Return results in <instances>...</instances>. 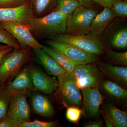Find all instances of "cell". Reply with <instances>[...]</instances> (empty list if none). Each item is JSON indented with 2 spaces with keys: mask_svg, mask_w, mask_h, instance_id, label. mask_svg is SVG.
<instances>
[{
  "mask_svg": "<svg viewBox=\"0 0 127 127\" xmlns=\"http://www.w3.org/2000/svg\"><path fill=\"white\" fill-rule=\"evenodd\" d=\"M67 18L60 12L53 11L41 17H34L28 25L36 39L50 38L65 33Z\"/></svg>",
  "mask_w": 127,
  "mask_h": 127,
  "instance_id": "cell-1",
  "label": "cell"
},
{
  "mask_svg": "<svg viewBox=\"0 0 127 127\" xmlns=\"http://www.w3.org/2000/svg\"><path fill=\"white\" fill-rule=\"evenodd\" d=\"M30 59V53L26 48H14L5 55L0 64V89L10 82Z\"/></svg>",
  "mask_w": 127,
  "mask_h": 127,
  "instance_id": "cell-2",
  "label": "cell"
},
{
  "mask_svg": "<svg viewBox=\"0 0 127 127\" xmlns=\"http://www.w3.org/2000/svg\"><path fill=\"white\" fill-rule=\"evenodd\" d=\"M99 10L81 6L67 17L66 34L74 35H88L92 22Z\"/></svg>",
  "mask_w": 127,
  "mask_h": 127,
  "instance_id": "cell-3",
  "label": "cell"
},
{
  "mask_svg": "<svg viewBox=\"0 0 127 127\" xmlns=\"http://www.w3.org/2000/svg\"><path fill=\"white\" fill-rule=\"evenodd\" d=\"M59 86L56 91L57 99L64 106H81L82 94L72 73L66 72L57 77Z\"/></svg>",
  "mask_w": 127,
  "mask_h": 127,
  "instance_id": "cell-4",
  "label": "cell"
},
{
  "mask_svg": "<svg viewBox=\"0 0 127 127\" xmlns=\"http://www.w3.org/2000/svg\"><path fill=\"white\" fill-rule=\"evenodd\" d=\"M50 38L54 40L71 44L96 55H102L105 49L99 39L89 35H74L64 33Z\"/></svg>",
  "mask_w": 127,
  "mask_h": 127,
  "instance_id": "cell-5",
  "label": "cell"
},
{
  "mask_svg": "<svg viewBox=\"0 0 127 127\" xmlns=\"http://www.w3.org/2000/svg\"><path fill=\"white\" fill-rule=\"evenodd\" d=\"M0 26L9 32L22 48L30 47L32 49H43L44 46L39 42L32 34L28 24L0 21Z\"/></svg>",
  "mask_w": 127,
  "mask_h": 127,
  "instance_id": "cell-6",
  "label": "cell"
},
{
  "mask_svg": "<svg viewBox=\"0 0 127 127\" xmlns=\"http://www.w3.org/2000/svg\"><path fill=\"white\" fill-rule=\"evenodd\" d=\"M26 95L25 93L14 94L10 101L6 119L16 127L30 121L31 111Z\"/></svg>",
  "mask_w": 127,
  "mask_h": 127,
  "instance_id": "cell-7",
  "label": "cell"
},
{
  "mask_svg": "<svg viewBox=\"0 0 127 127\" xmlns=\"http://www.w3.org/2000/svg\"><path fill=\"white\" fill-rule=\"evenodd\" d=\"M72 73L80 89L97 87L104 77L96 65L92 64H77Z\"/></svg>",
  "mask_w": 127,
  "mask_h": 127,
  "instance_id": "cell-8",
  "label": "cell"
},
{
  "mask_svg": "<svg viewBox=\"0 0 127 127\" xmlns=\"http://www.w3.org/2000/svg\"><path fill=\"white\" fill-rule=\"evenodd\" d=\"M45 43L74 61L77 64H92L96 61L97 55L90 53L68 43L53 40H48Z\"/></svg>",
  "mask_w": 127,
  "mask_h": 127,
  "instance_id": "cell-9",
  "label": "cell"
},
{
  "mask_svg": "<svg viewBox=\"0 0 127 127\" xmlns=\"http://www.w3.org/2000/svg\"><path fill=\"white\" fill-rule=\"evenodd\" d=\"M97 88L104 97L112 104L127 106V88L104 77L101 79Z\"/></svg>",
  "mask_w": 127,
  "mask_h": 127,
  "instance_id": "cell-10",
  "label": "cell"
},
{
  "mask_svg": "<svg viewBox=\"0 0 127 127\" xmlns=\"http://www.w3.org/2000/svg\"><path fill=\"white\" fill-rule=\"evenodd\" d=\"M31 2L15 7H0V21L28 24L34 17Z\"/></svg>",
  "mask_w": 127,
  "mask_h": 127,
  "instance_id": "cell-11",
  "label": "cell"
},
{
  "mask_svg": "<svg viewBox=\"0 0 127 127\" xmlns=\"http://www.w3.org/2000/svg\"><path fill=\"white\" fill-rule=\"evenodd\" d=\"M83 96L84 108L90 118L99 117L100 105L103 103L104 97L97 87L81 89Z\"/></svg>",
  "mask_w": 127,
  "mask_h": 127,
  "instance_id": "cell-12",
  "label": "cell"
},
{
  "mask_svg": "<svg viewBox=\"0 0 127 127\" xmlns=\"http://www.w3.org/2000/svg\"><path fill=\"white\" fill-rule=\"evenodd\" d=\"M33 87L35 91L50 94L56 91L59 86L58 81L33 66H29Z\"/></svg>",
  "mask_w": 127,
  "mask_h": 127,
  "instance_id": "cell-13",
  "label": "cell"
},
{
  "mask_svg": "<svg viewBox=\"0 0 127 127\" xmlns=\"http://www.w3.org/2000/svg\"><path fill=\"white\" fill-rule=\"evenodd\" d=\"M96 66L104 77L127 89V66L114 65L105 62L98 63Z\"/></svg>",
  "mask_w": 127,
  "mask_h": 127,
  "instance_id": "cell-14",
  "label": "cell"
},
{
  "mask_svg": "<svg viewBox=\"0 0 127 127\" xmlns=\"http://www.w3.org/2000/svg\"><path fill=\"white\" fill-rule=\"evenodd\" d=\"M5 88L12 95L18 93L27 94L31 91H35L29 66L22 69L14 80Z\"/></svg>",
  "mask_w": 127,
  "mask_h": 127,
  "instance_id": "cell-15",
  "label": "cell"
},
{
  "mask_svg": "<svg viewBox=\"0 0 127 127\" xmlns=\"http://www.w3.org/2000/svg\"><path fill=\"white\" fill-rule=\"evenodd\" d=\"M117 17L112 9L104 7L102 11L97 14L93 19L88 35L98 39Z\"/></svg>",
  "mask_w": 127,
  "mask_h": 127,
  "instance_id": "cell-16",
  "label": "cell"
},
{
  "mask_svg": "<svg viewBox=\"0 0 127 127\" xmlns=\"http://www.w3.org/2000/svg\"><path fill=\"white\" fill-rule=\"evenodd\" d=\"M116 19L111 23L113 28L108 35H107L106 37H104L105 40L101 42L103 45L107 43L110 46L119 49V50H125L127 48V27L118 26L119 20L117 21L116 26ZM103 40L101 41H102Z\"/></svg>",
  "mask_w": 127,
  "mask_h": 127,
  "instance_id": "cell-17",
  "label": "cell"
},
{
  "mask_svg": "<svg viewBox=\"0 0 127 127\" xmlns=\"http://www.w3.org/2000/svg\"><path fill=\"white\" fill-rule=\"evenodd\" d=\"M32 49L39 63L49 75L57 77L59 75L66 72L64 68L42 49L35 48Z\"/></svg>",
  "mask_w": 127,
  "mask_h": 127,
  "instance_id": "cell-18",
  "label": "cell"
},
{
  "mask_svg": "<svg viewBox=\"0 0 127 127\" xmlns=\"http://www.w3.org/2000/svg\"><path fill=\"white\" fill-rule=\"evenodd\" d=\"M32 104L34 112L40 116L49 118L55 114V109L52 104L44 95L34 94L32 97Z\"/></svg>",
  "mask_w": 127,
  "mask_h": 127,
  "instance_id": "cell-19",
  "label": "cell"
},
{
  "mask_svg": "<svg viewBox=\"0 0 127 127\" xmlns=\"http://www.w3.org/2000/svg\"><path fill=\"white\" fill-rule=\"evenodd\" d=\"M103 111L109 116L112 122L113 127H127V113L117 108L108 101H105Z\"/></svg>",
  "mask_w": 127,
  "mask_h": 127,
  "instance_id": "cell-20",
  "label": "cell"
},
{
  "mask_svg": "<svg viewBox=\"0 0 127 127\" xmlns=\"http://www.w3.org/2000/svg\"><path fill=\"white\" fill-rule=\"evenodd\" d=\"M42 50L55 59L62 67L67 72L72 73L77 64L65 55L51 47L44 46Z\"/></svg>",
  "mask_w": 127,
  "mask_h": 127,
  "instance_id": "cell-21",
  "label": "cell"
},
{
  "mask_svg": "<svg viewBox=\"0 0 127 127\" xmlns=\"http://www.w3.org/2000/svg\"><path fill=\"white\" fill-rule=\"evenodd\" d=\"M58 0H30L34 17H40L53 11Z\"/></svg>",
  "mask_w": 127,
  "mask_h": 127,
  "instance_id": "cell-22",
  "label": "cell"
},
{
  "mask_svg": "<svg viewBox=\"0 0 127 127\" xmlns=\"http://www.w3.org/2000/svg\"><path fill=\"white\" fill-rule=\"evenodd\" d=\"M104 52V59L105 62L127 66V51L117 52L108 47L105 49Z\"/></svg>",
  "mask_w": 127,
  "mask_h": 127,
  "instance_id": "cell-23",
  "label": "cell"
},
{
  "mask_svg": "<svg viewBox=\"0 0 127 127\" xmlns=\"http://www.w3.org/2000/svg\"><path fill=\"white\" fill-rule=\"evenodd\" d=\"M81 6L79 2L75 0H58L53 11L60 12L67 17Z\"/></svg>",
  "mask_w": 127,
  "mask_h": 127,
  "instance_id": "cell-24",
  "label": "cell"
},
{
  "mask_svg": "<svg viewBox=\"0 0 127 127\" xmlns=\"http://www.w3.org/2000/svg\"><path fill=\"white\" fill-rule=\"evenodd\" d=\"M12 97V95L5 88L0 89V123L6 118Z\"/></svg>",
  "mask_w": 127,
  "mask_h": 127,
  "instance_id": "cell-25",
  "label": "cell"
},
{
  "mask_svg": "<svg viewBox=\"0 0 127 127\" xmlns=\"http://www.w3.org/2000/svg\"><path fill=\"white\" fill-rule=\"evenodd\" d=\"M0 43L13 47L20 49L22 48L18 42L12 35L6 30L0 26Z\"/></svg>",
  "mask_w": 127,
  "mask_h": 127,
  "instance_id": "cell-26",
  "label": "cell"
},
{
  "mask_svg": "<svg viewBox=\"0 0 127 127\" xmlns=\"http://www.w3.org/2000/svg\"><path fill=\"white\" fill-rule=\"evenodd\" d=\"M111 9L118 18L127 17V0H119L114 3Z\"/></svg>",
  "mask_w": 127,
  "mask_h": 127,
  "instance_id": "cell-27",
  "label": "cell"
},
{
  "mask_svg": "<svg viewBox=\"0 0 127 127\" xmlns=\"http://www.w3.org/2000/svg\"><path fill=\"white\" fill-rule=\"evenodd\" d=\"M82 111L78 107L71 106L67 107L66 112L67 119L71 123H78L81 116Z\"/></svg>",
  "mask_w": 127,
  "mask_h": 127,
  "instance_id": "cell-28",
  "label": "cell"
},
{
  "mask_svg": "<svg viewBox=\"0 0 127 127\" xmlns=\"http://www.w3.org/2000/svg\"><path fill=\"white\" fill-rule=\"evenodd\" d=\"M57 124V123L55 121L45 122L35 119L32 122L30 121L22 123L18 127H53Z\"/></svg>",
  "mask_w": 127,
  "mask_h": 127,
  "instance_id": "cell-29",
  "label": "cell"
},
{
  "mask_svg": "<svg viewBox=\"0 0 127 127\" xmlns=\"http://www.w3.org/2000/svg\"><path fill=\"white\" fill-rule=\"evenodd\" d=\"M30 1V0H0V7H18Z\"/></svg>",
  "mask_w": 127,
  "mask_h": 127,
  "instance_id": "cell-30",
  "label": "cell"
},
{
  "mask_svg": "<svg viewBox=\"0 0 127 127\" xmlns=\"http://www.w3.org/2000/svg\"><path fill=\"white\" fill-rule=\"evenodd\" d=\"M96 4L104 7L111 9L114 3L119 0H91Z\"/></svg>",
  "mask_w": 127,
  "mask_h": 127,
  "instance_id": "cell-31",
  "label": "cell"
},
{
  "mask_svg": "<svg viewBox=\"0 0 127 127\" xmlns=\"http://www.w3.org/2000/svg\"><path fill=\"white\" fill-rule=\"evenodd\" d=\"M82 6L89 8H97L96 4L91 0H75Z\"/></svg>",
  "mask_w": 127,
  "mask_h": 127,
  "instance_id": "cell-32",
  "label": "cell"
},
{
  "mask_svg": "<svg viewBox=\"0 0 127 127\" xmlns=\"http://www.w3.org/2000/svg\"><path fill=\"white\" fill-rule=\"evenodd\" d=\"M103 124L102 120L100 119L85 123L83 126L85 127H103Z\"/></svg>",
  "mask_w": 127,
  "mask_h": 127,
  "instance_id": "cell-33",
  "label": "cell"
},
{
  "mask_svg": "<svg viewBox=\"0 0 127 127\" xmlns=\"http://www.w3.org/2000/svg\"><path fill=\"white\" fill-rule=\"evenodd\" d=\"M101 113L102 114L103 116L104 117V121L105 122V125L107 127H113V125L112 122L109 117V116L104 111H101Z\"/></svg>",
  "mask_w": 127,
  "mask_h": 127,
  "instance_id": "cell-34",
  "label": "cell"
},
{
  "mask_svg": "<svg viewBox=\"0 0 127 127\" xmlns=\"http://www.w3.org/2000/svg\"><path fill=\"white\" fill-rule=\"evenodd\" d=\"M0 127H16L9 120L6 119L0 123Z\"/></svg>",
  "mask_w": 127,
  "mask_h": 127,
  "instance_id": "cell-35",
  "label": "cell"
},
{
  "mask_svg": "<svg viewBox=\"0 0 127 127\" xmlns=\"http://www.w3.org/2000/svg\"><path fill=\"white\" fill-rule=\"evenodd\" d=\"M13 49H14V48L13 47H10L8 48L7 49L0 51V64L1 62L2 58H3V57L5 55H6L8 53L10 52L13 50Z\"/></svg>",
  "mask_w": 127,
  "mask_h": 127,
  "instance_id": "cell-36",
  "label": "cell"
},
{
  "mask_svg": "<svg viewBox=\"0 0 127 127\" xmlns=\"http://www.w3.org/2000/svg\"><path fill=\"white\" fill-rule=\"evenodd\" d=\"M10 47L6 45H2L0 44V51L7 49V48Z\"/></svg>",
  "mask_w": 127,
  "mask_h": 127,
  "instance_id": "cell-37",
  "label": "cell"
}]
</instances>
